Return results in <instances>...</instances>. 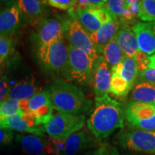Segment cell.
<instances>
[{"label":"cell","instance_id":"obj_1","mask_svg":"<svg viewBox=\"0 0 155 155\" xmlns=\"http://www.w3.org/2000/svg\"><path fill=\"white\" fill-rule=\"evenodd\" d=\"M95 107L87 120V127L94 137L101 141L114 131L124 127V111L121 104L107 96L95 98Z\"/></svg>","mask_w":155,"mask_h":155},{"label":"cell","instance_id":"obj_2","mask_svg":"<svg viewBox=\"0 0 155 155\" xmlns=\"http://www.w3.org/2000/svg\"><path fill=\"white\" fill-rule=\"evenodd\" d=\"M50 102L58 113L85 115L92 110L93 102L81 88L62 78L54 81L48 89Z\"/></svg>","mask_w":155,"mask_h":155},{"label":"cell","instance_id":"obj_3","mask_svg":"<svg viewBox=\"0 0 155 155\" xmlns=\"http://www.w3.org/2000/svg\"><path fill=\"white\" fill-rule=\"evenodd\" d=\"M68 45L64 37L50 45L35 47L37 60L46 73L63 78L68 64Z\"/></svg>","mask_w":155,"mask_h":155},{"label":"cell","instance_id":"obj_4","mask_svg":"<svg viewBox=\"0 0 155 155\" xmlns=\"http://www.w3.org/2000/svg\"><path fill=\"white\" fill-rule=\"evenodd\" d=\"M96 63L82 50L68 45V57L63 80L75 81L83 86L92 82Z\"/></svg>","mask_w":155,"mask_h":155},{"label":"cell","instance_id":"obj_5","mask_svg":"<svg viewBox=\"0 0 155 155\" xmlns=\"http://www.w3.org/2000/svg\"><path fill=\"white\" fill-rule=\"evenodd\" d=\"M86 123L85 115L58 113L53 114L50 121L43 126L45 132L50 138L67 139L73 134L81 130Z\"/></svg>","mask_w":155,"mask_h":155},{"label":"cell","instance_id":"obj_6","mask_svg":"<svg viewBox=\"0 0 155 155\" xmlns=\"http://www.w3.org/2000/svg\"><path fill=\"white\" fill-rule=\"evenodd\" d=\"M67 19L42 18L35 22L32 39L35 47L50 45L65 37Z\"/></svg>","mask_w":155,"mask_h":155},{"label":"cell","instance_id":"obj_7","mask_svg":"<svg viewBox=\"0 0 155 155\" xmlns=\"http://www.w3.org/2000/svg\"><path fill=\"white\" fill-rule=\"evenodd\" d=\"M125 118L131 128L155 131V108L152 104L131 101L127 105Z\"/></svg>","mask_w":155,"mask_h":155},{"label":"cell","instance_id":"obj_8","mask_svg":"<svg viewBox=\"0 0 155 155\" xmlns=\"http://www.w3.org/2000/svg\"><path fill=\"white\" fill-rule=\"evenodd\" d=\"M117 139L119 144L127 150L155 155V131L131 129L121 131Z\"/></svg>","mask_w":155,"mask_h":155},{"label":"cell","instance_id":"obj_9","mask_svg":"<svg viewBox=\"0 0 155 155\" xmlns=\"http://www.w3.org/2000/svg\"><path fill=\"white\" fill-rule=\"evenodd\" d=\"M65 38L70 45L84 52L96 64L100 55L91 40L89 34L73 17L67 19Z\"/></svg>","mask_w":155,"mask_h":155},{"label":"cell","instance_id":"obj_10","mask_svg":"<svg viewBox=\"0 0 155 155\" xmlns=\"http://www.w3.org/2000/svg\"><path fill=\"white\" fill-rule=\"evenodd\" d=\"M29 114L33 117L35 125H46L53 116V108L48 90L37 93L28 100Z\"/></svg>","mask_w":155,"mask_h":155},{"label":"cell","instance_id":"obj_11","mask_svg":"<svg viewBox=\"0 0 155 155\" xmlns=\"http://www.w3.org/2000/svg\"><path fill=\"white\" fill-rule=\"evenodd\" d=\"M111 79V71L109 65L102 56H100L96 64L92 81L95 98L107 96L110 91Z\"/></svg>","mask_w":155,"mask_h":155},{"label":"cell","instance_id":"obj_12","mask_svg":"<svg viewBox=\"0 0 155 155\" xmlns=\"http://www.w3.org/2000/svg\"><path fill=\"white\" fill-rule=\"evenodd\" d=\"M96 139L88 129L76 131L66 139L63 155H76L94 146Z\"/></svg>","mask_w":155,"mask_h":155},{"label":"cell","instance_id":"obj_13","mask_svg":"<svg viewBox=\"0 0 155 155\" xmlns=\"http://www.w3.org/2000/svg\"><path fill=\"white\" fill-rule=\"evenodd\" d=\"M21 13L17 4L0 10V35L12 36L20 24Z\"/></svg>","mask_w":155,"mask_h":155},{"label":"cell","instance_id":"obj_14","mask_svg":"<svg viewBox=\"0 0 155 155\" xmlns=\"http://www.w3.org/2000/svg\"><path fill=\"white\" fill-rule=\"evenodd\" d=\"M139 50L151 56L155 53V35L149 23L138 22L133 28Z\"/></svg>","mask_w":155,"mask_h":155},{"label":"cell","instance_id":"obj_15","mask_svg":"<svg viewBox=\"0 0 155 155\" xmlns=\"http://www.w3.org/2000/svg\"><path fill=\"white\" fill-rule=\"evenodd\" d=\"M41 91L37 86L36 79L30 75L18 81L9 89L8 98L19 101L29 100L37 93Z\"/></svg>","mask_w":155,"mask_h":155},{"label":"cell","instance_id":"obj_16","mask_svg":"<svg viewBox=\"0 0 155 155\" xmlns=\"http://www.w3.org/2000/svg\"><path fill=\"white\" fill-rule=\"evenodd\" d=\"M121 27V22L118 19L115 22L102 25L99 30L94 33L89 35L91 40L96 47L100 56H101L103 50L119 31Z\"/></svg>","mask_w":155,"mask_h":155},{"label":"cell","instance_id":"obj_17","mask_svg":"<svg viewBox=\"0 0 155 155\" xmlns=\"http://www.w3.org/2000/svg\"><path fill=\"white\" fill-rule=\"evenodd\" d=\"M114 38L117 41L124 56L133 58L139 50V48L134 32L130 27L121 22V27Z\"/></svg>","mask_w":155,"mask_h":155},{"label":"cell","instance_id":"obj_18","mask_svg":"<svg viewBox=\"0 0 155 155\" xmlns=\"http://www.w3.org/2000/svg\"><path fill=\"white\" fill-rule=\"evenodd\" d=\"M15 139L27 155H46L48 139H45L44 137L17 134Z\"/></svg>","mask_w":155,"mask_h":155},{"label":"cell","instance_id":"obj_19","mask_svg":"<svg viewBox=\"0 0 155 155\" xmlns=\"http://www.w3.org/2000/svg\"><path fill=\"white\" fill-rule=\"evenodd\" d=\"M20 13L28 20L35 22L39 19L44 18L48 12L47 1L40 0H19L17 3Z\"/></svg>","mask_w":155,"mask_h":155},{"label":"cell","instance_id":"obj_20","mask_svg":"<svg viewBox=\"0 0 155 155\" xmlns=\"http://www.w3.org/2000/svg\"><path fill=\"white\" fill-rule=\"evenodd\" d=\"M68 12L71 17L76 19L89 35L96 32L101 27V23L88 9H78L75 4L74 7L68 11Z\"/></svg>","mask_w":155,"mask_h":155},{"label":"cell","instance_id":"obj_21","mask_svg":"<svg viewBox=\"0 0 155 155\" xmlns=\"http://www.w3.org/2000/svg\"><path fill=\"white\" fill-rule=\"evenodd\" d=\"M0 128L7 129L10 130H15L20 132H26L33 135L44 137L43 126L40 127L32 128L23 119L22 116L17 114L0 120Z\"/></svg>","mask_w":155,"mask_h":155},{"label":"cell","instance_id":"obj_22","mask_svg":"<svg viewBox=\"0 0 155 155\" xmlns=\"http://www.w3.org/2000/svg\"><path fill=\"white\" fill-rule=\"evenodd\" d=\"M131 98L132 101L154 104L155 86L147 81L140 80L133 86Z\"/></svg>","mask_w":155,"mask_h":155},{"label":"cell","instance_id":"obj_23","mask_svg":"<svg viewBox=\"0 0 155 155\" xmlns=\"http://www.w3.org/2000/svg\"><path fill=\"white\" fill-rule=\"evenodd\" d=\"M101 56L112 67L121 63L124 55L115 38H113L103 50Z\"/></svg>","mask_w":155,"mask_h":155},{"label":"cell","instance_id":"obj_24","mask_svg":"<svg viewBox=\"0 0 155 155\" xmlns=\"http://www.w3.org/2000/svg\"><path fill=\"white\" fill-rule=\"evenodd\" d=\"M121 63L122 69L119 75L124 78L131 85V86L133 87L137 83L139 73L134 60L132 58L124 56Z\"/></svg>","mask_w":155,"mask_h":155},{"label":"cell","instance_id":"obj_25","mask_svg":"<svg viewBox=\"0 0 155 155\" xmlns=\"http://www.w3.org/2000/svg\"><path fill=\"white\" fill-rule=\"evenodd\" d=\"M131 88L132 87L124 78L115 73H111L109 92L116 96L125 97L127 96Z\"/></svg>","mask_w":155,"mask_h":155},{"label":"cell","instance_id":"obj_26","mask_svg":"<svg viewBox=\"0 0 155 155\" xmlns=\"http://www.w3.org/2000/svg\"><path fill=\"white\" fill-rule=\"evenodd\" d=\"M139 10L137 17L148 23L155 22V1L142 0L139 2Z\"/></svg>","mask_w":155,"mask_h":155},{"label":"cell","instance_id":"obj_27","mask_svg":"<svg viewBox=\"0 0 155 155\" xmlns=\"http://www.w3.org/2000/svg\"><path fill=\"white\" fill-rule=\"evenodd\" d=\"M17 114L24 115L19 108L18 101L7 98L0 104V120Z\"/></svg>","mask_w":155,"mask_h":155},{"label":"cell","instance_id":"obj_28","mask_svg":"<svg viewBox=\"0 0 155 155\" xmlns=\"http://www.w3.org/2000/svg\"><path fill=\"white\" fill-rule=\"evenodd\" d=\"M104 7L108 9L116 17H120V19L124 16L127 10L126 1L122 0H109L106 1Z\"/></svg>","mask_w":155,"mask_h":155},{"label":"cell","instance_id":"obj_29","mask_svg":"<svg viewBox=\"0 0 155 155\" xmlns=\"http://www.w3.org/2000/svg\"><path fill=\"white\" fill-rule=\"evenodd\" d=\"M99 20L101 25L113 22L118 20V17L114 15L104 7H90L88 8Z\"/></svg>","mask_w":155,"mask_h":155},{"label":"cell","instance_id":"obj_30","mask_svg":"<svg viewBox=\"0 0 155 155\" xmlns=\"http://www.w3.org/2000/svg\"><path fill=\"white\" fill-rule=\"evenodd\" d=\"M13 50L14 42L11 37L0 35V57H2L7 60Z\"/></svg>","mask_w":155,"mask_h":155},{"label":"cell","instance_id":"obj_31","mask_svg":"<svg viewBox=\"0 0 155 155\" xmlns=\"http://www.w3.org/2000/svg\"><path fill=\"white\" fill-rule=\"evenodd\" d=\"M133 58L139 73L144 71L150 67V56L147 55L144 52L139 50Z\"/></svg>","mask_w":155,"mask_h":155},{"label":"cell","instance_id":"obj_32","mask_svg":"<svg viewBox=\"0 0 155 155\" xmlns=\"http://www.w3.org/2000/svg\"><path fill=\"white\" fill-rule=\"evenodd\" d=\"M48 5L61 10L69 11L71 8L74 7L77 1L74 0H49L47 1Z\"/></svg>","mask_w":155,"mask_h":155},{"label":"cell","instance_id":"obj_33","mask_svg":"<svg viewBox=\"0 0 155 155\" xmlns=\"http://www.w3.org/2000/svg\"><path fill=\"white\" fill-rule=\"evenodd\" d=\"M9 83V79L7 75H3L0 78V104L8 98L10 89Z\"/></svg>","mask_w":155,"mask_h":155},{"label":"cell","instance_id":"obj_34","mask_svg":"<svg viewBox=\"0 0 155 155\" xmlns=\"http://www.w3.org/2000/svg\"><path fill=\"white\" fill-rule=\"evenodd\" d=\"M14 134L10 129L0 128V147L7 146L12 141Z\"/></svg>","mask_w":155,"mask_h":155},{"label":"cell","instance_id":"obj_35","mask_svg":"<svg viewBox=\"0 0 155 155\" xmlns=\"http://www.w3.org/2000/svg\"><path fill=\"white\" fill-rule=\"evenodd\" d=\"M140 80L147 81L155 86V68H148L144 71L139 73Z\"/></svg>","mask_w":155,"mask_h":155},{"label":"cell","instance_id":"obj_36","mask_svg":"<svg viewBox=\"0 0 155 155\" xmlns=\"http://www.w3.org/2000/svg\"><path fill=\"white\" fill-rule=\"evenodd\" d=\"M107 149L106 147H102L99 150H98L96 152H95L93 155H106L107 154Z\"/></svg>","mask_w":155,"mask_h":155},{"label":"cell","instance_id":"obj_37","mask_svg":"<svg viewBox=\"0 0 155 155\" xmlns=\"http://www.w3.org/2000/svg\"><path fill=\"white\" fill-rule=\"evenodd\" d=\"M106 155H119V154L116 147H111L110 150H108L107 154Z\"/></svg>","mask_w":155,"mask_h":155},{"label":"cell","instance_id":"obj_38","mask_svg":"<svg viewBox=\"0 0 155 155\" xmlns=\"http://www.w3.org/2000/svg\"><path fill=\"white\" fill-rule=\"evenodd\" d=\"M150 67L149 68H155V53L154 55L150 56Z\"/></svg>","mask_w":155,"mask_h":155},{"label":"cell","instance_id":"obj_39","mask_svg":"<svg viewBox=\"0 0 155 155\" xmlns=\"http://www.w3.org/2000/svg\"><path fill=\"white\" fill-rule=\"evenodd\" d=\"M149 24H150V26L151 29H152V30L153 33H154V35H155V22L149 23Z\"/></svg>","mask_w":155,"mask_h":155},{"label":"cell","instance_id":"obj_40","mask_svg":"<svg viewBox=\"0 0 155 155\" xmlns=\"http://www.w3.org/2000/svg\"><path fill=\"white\" fill-rule=\"evenodd\" d=\"M5 61H6L5 58H4L2 57H0V67L2 66V65H5Z\"/></svg>","mask_w":155,"mask_h":155},{"label":"cell","instance_id":"obj_41","mask_svg":"<svg viewBox=\"0 0 155 155\" xmlns=\"http://www.w3.org/2000/svg\"><path fill=\"white\" fill-rule=\"evenodd\" d=\"M4 71H5V65L0 67V78H1V77L3 75Z\"/></svg>","mask_w":155,"mask_h":155},{"label":"cell","instance_id":"obj_42","mask_svg":"<svg viewBox=\"0 0 155 155\" xmlns=\"http://www.w3.org/2000/svg\"><path fill=\"white\" fill-rule=\"evenodd\" d=\"M123 155H141V154H137V153H135V152H130V153H125V154Z\"/></svg>","mask_w":155,"mask_h":155},{"label":"cell","instance_id":"obj_43","mask_svg":"<svg viewBox=\"0 0 155 155\" xmlns=\"http://www.w3.org/2000/svg\"><path fill=\"white\" fill-rule=\"evenodd\" d=\"M153 104V105H154V108H155V102L154 103V104Z\"/></svg>","mask_w":155,"mask_h":155}]
</instances>
